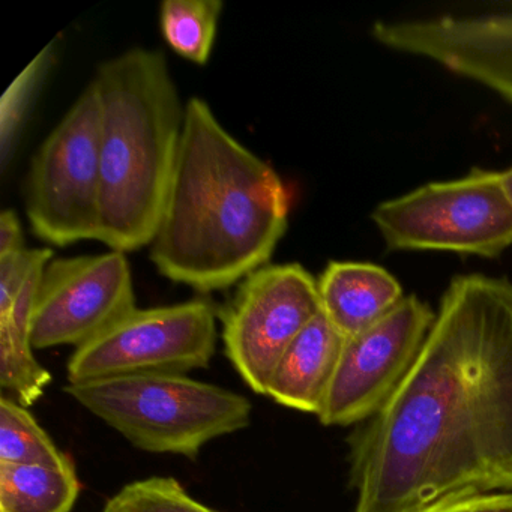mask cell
<instances>
[{
    "instance_id": "obj_14",
    "label": "cell",
    "mask_w": 512,
    "mask_h": 512,
    "mask_svg": "<svg viewBox=\"0 0 512 512\" xmlns=\"http://www.w3.org/2000/svg\"><path fill=\"white\" fill-rule=\"evenodd\" d=\"M47 265L32 272L11 310L0 316V385L25 407L37 403L52 382V374L37 361L32 346L35 298Z\"/></svg>"
},
{
    "instance_id": "obj_5",
    "label": "cell",
    "mask_w": 512,
    "mask_h": 512,
    "mask_svg": "<svg viewBox=\"0 0 512 512\" xmlns=\"http://www.w3.org/2000/svg\"><path fill=\"white\" fill-rule=\"evenodd\" d=\"M389 251H445L485 259L512 247V203L500 172L422 185L371 214Z\"/></svg>"
},
{
    "instance_id": "obj_2",
    "label": "cell",
    "mask_w": 512,
    "mask_h": 512,
    "mask_svg": "<svg viewBox=\"0 0 512 512\" xmlns=\"http://www.w3.org/2000/svg\"><path fill=\"white\" fill-rule=\"evenodd\" d=\"M280 175L245 148L202 98L185 106L184 133L151 260L173 283L223 290L268 265L289 226Z\"/></svg>"
},
{
    "instance_id": "obj_19",
    "label": "cell",
    "mask_w": 512,
    "mask_h": 512,
    "mask_svg": "<svg viewBox=\"0 0 512 512\" xmlns=\"http://www.w3.org/2000/svg\"><path fill=\"white\" fill-rule=\"evenodd\" d=\"M50 47H47L32 64L17 77L16 82L8 88L0 103V145H2V161L7 164L8 155L16 140L17 131L25 118L29 101L40 83L44 68L49 61Z\"/></svg>"
},
{
    "instance_id": "obj_8",
    "label": "cell",
    "mask_w": 512,
    "mask_h": 512,
    "mask_svg": "<svg viewBox=\"0 0 512 512\" xmlns=\"http://www.w3.org/2000/svg\"><path fill=\"white\" fill-rule=\"evenodd\" d=\"M322 313L319 286L299 263L262 266L239 283L220 311L227 358L256 394L293 340Z\"/></svg>"
},
{
    "instance_id": "obj_15",
    "label": "cell",
    "mask_w": 512,
    "mask_h": 512,
    "mask_svg": "<svg viewBox=\"0 0 512 512\" xmlns=\"http://www.w3.org/2000/svg\"><path fill=\"white\" fill-rule=\"evenodd\" d=\"M73 464L0 463V512H71L80 494Z\"/></svg>"
},
{
    "instance_id": "obj_11",
    "label": "cell",
    "mask_w": 512,
    "mask_h": 512,
    "mask_svg": "<svg viewBox=\"0 0 512 512\" xmlns=\"http://www.w3.org/2000/svg\"><path fill=\"white\" fill-rule=\"evenodd\" d=\"M371 35L392 52L427 59L512 103V7L377 20Z\"/></svg>"
},
{
    "instance_id": "obj_21",
    "label": "cell",
    "mask_w": 512,
    "mask_h": 512,
    "mask_svg": "<svg viewBox=\"0 0 512 512\" xmlns=\"http://www.w3.org/2000/svg\"><path fill=\"white\" fill-rule=\"evenodd\" d=\"M418 512H512V493L484 494L436 503Z\"/></svg>"
},
{
    "instance_id": "obj_13",
    "label": "cell",
    "mask_w": 512,
    "mask_h": 512,
    "mask_svg": "<svg viewBox=\"0 0 512 512\" xmlns=\"http://www.w3.org/2000/svg\"><path fill=\"white\" fill-rule=\"evenodd\" d=\"M317 286L322 313L344 338L376 325L404 299L397 278L374 263L329 262Z\"/></svg>"
},
{
    "instance_id": "obj_9",
    "label": "cell",
    "mask_w": 512,
    "mask_h": 512,
    "mask_svg": "<svg viewBox=\"0 0 512 512\" xmlns=\"http://www.w3.org/2000/svg\"><path fill=\"white\" fill-rule=\"evenodd\" d=\"M436 313L416 295L361 334L346 338L319 419L349 427L376 416L415 364Z\"/></svg>"
},
{
    "instance_id": "obj_18",
    "label": "cell",
    "mask_w": 512,
    "mask_h": 512,
    "mask_svg": "<svg viewBox=\"0 0 512 512\" xmlns=\"http://www.w3.org/2000/svg\"><path fill=\"white\" fill-rule=\"evenodd\" d=\"M101 512H215L197 502L176 479H140L125 485Z\"/></svg>"
},
{
    "instance_id": "obj_23",
    "label": "cell",
    "mask_w": 512,
    "mask_h": 512,
    "mask_svg": "<svg viewBox=\"0 0 512 512\" xmlns=\"http://www.w3.org/2000/svg\"><path fill=\"white\" fill-rule=\"evenodd\" d=\"M500 176H502V184L505 187L506 194H508V199L512 203V167H509L505 172H500Z\"/></svg>"
},
{
    "instance_id": "obj_17",
    "label": "cell",
    "mask_w": 512,
    "mask_h": 512,
    "mask_svg": "<svg viewBox=\"0 0 512 512\" xmlns=\"http://www.w3.org/2000/svg\"><path fill=\"white\" fill-rule=\"evenodd\" d=\"M0 463L61 467L73 464L14 398L0 400Z\"/></svg>"
},
{
    "instance_id": "obj_7",
    "label": "cell",
    "mask_w": 512,
    "mask_h": 512,
    "mask_svg": "<svg viewBox=\"0 0 512 512\" xmlns=\"http://www.w3.org/2000/svg\"><path fill=\"white\" fill-rule=\"evenodd\" d=\"M217 343V310L206 299L131 311L68 361V383L206 368Z\"/></svg>"
},
{
    "instance_id": "obj_4",
    "label": "cell",
    "mask_w": 512,
    "mask_h": 512,
    "mask_svg": "<svg viewBox=\"0 0 512 512\" xmlns=\"http://www.w3.org/2000/svg\"><path fill=\"white\" fill-rule=\"evenodd\" d=\"M70 397L142 451L196 458L251 421L250 400L185 374H136L68 383Z\"/></svg>"
},
{
    "instance_id": "obj_20",
    "label": "cell",
    "mask_w": 512,
    "mask_h": 512,
    "mask_svg": "<svg viewBox=\"0 0 512 512\" xmlns=\"http://www.w3.org/2000/svg\"><path fill=\"white\" fill-rule=\"evenodd\" d=\"M52 259L53 251L49 248H25L0 256V316L11 310L32 272Z\"/></svg>"
},
{
    "instance_id": "obj_1",
    "label": "cell",
    "mask_w": 512,
    "mask_h": 512,
    "mask_svg": "<svg viewBox=\"0 0 512 512\" xmlns=\"http://www.w3.org/2000/svg\"><path fill=\"white\" fill-rule=\"evenodd\" d=\"M355 512L512 493V283L458 275L391 400L349 436Z\"/></svg>"
},
{
    "instance_id": "obj_22",
    "label": "cell",
    "mask_w": 512,
    "mask_h": 512,
    "mask_svg": "<svg viewBox=\"0 0 512 512\" xmlns=\"http://www.w3.org/2000/svg\"><path fill=\"white\" fill-rule=\"evenodd\" d=\"M25 248V236L16 211L5 209L0 214V256L17 253Z\"/></svg>"
},
{
    "instance_id": "obj_10",
    "label": "cell",
    "mask_w": 512,
    "mask_h": 512,
    "mask_svg": "<svg viewBox=\"0 0 512 512\" xmlns=\"http://www.w3.org/2000/svg\"><path fill=\"white\" fill-rule=\"evenodd\" d=\"M133 275L127 256L50 260L41 275L32 316V346L52 349L94 340L136 310Z\"/></svg>"
},
{
    "instance_id": "obj_6",
    "label": "cell",
    "mask_w": 512,
    "mask_h": 512,
    "mask_svg": "<svg viewBox=\"0 0 512 512\" xmlns=\"http://www.w3.org/2000/svg\"><path fill=\"white\" fill-rule=\"evenodd\" d=\"M100 103L94 83L32 158L25 208L32 232L56 247L100 241Z\"/></svg>"
},
{
    "instance_id": "obj_12",
    "label": "cell",
    "mask_w": 512,
    "mask_h": 512,
    "mask_svg": "<svg viewBox=\"0 0 512 512\" xmlns=\"http://www.w3.org/2000/svg\"><path fill=\"white\" fill-rule=\"evenodd\" d=\"M346 338L320 313L281 356L266 395L281 406L319 415Z\"/></svg>"
},
{
    "instance_id": "obj_3",
    "label": "cell",
    "mask_w": 512,
    "mask_h": 512,
    "mask_svg": "<svg viewBox=\"0 0 512 512\" xmlns=\"http://www.w3.org/2000/svg\"><path fill=\"white\" fill-rule=\"evenodd\" d=\"M100 103L101 233L113 251L151 245L178 161L185 106L163 53L130 49L92 80Z\"/></svg>"
},
{
    "instance_id": "obj_16",
    "label": "cell",
    "mask_w": 512,
    "mask_h": 512,
    "mask_svg": "<svg viewBox=\"0 0 512 512\" xmlns=\"http://www.w3.org/2000/svg\"><path fill=\"white\" fill-rule=\"evenodd\" d=\"M223 8L221 0H164L160 29L167 46L188 62L208 64Z\"/></svg>"
}]
</instances>
